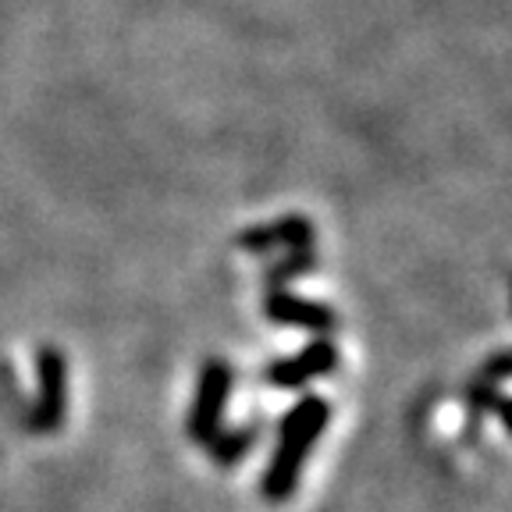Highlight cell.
I'll return each instance as SVG.
<instances>
[{"label": "cell", "instance_id": "cell-1", "mask_svg": "<svg viewBox=\"0 0 512 512\" xmlns=\"http://www.w3.org/2000/svg\"><path fill=\"white\" fill-rule=\"evenodd\" d=\"M324 420H328V406L317 402V399L303 402V406L292 413L285 434H281L278 459H274V470H271V495H285V491H292V480H296V470H299V463H303L306 445L320 434Z\"/></svg>", "mask_w": 512, "mask_h": 512}]
</instances>
